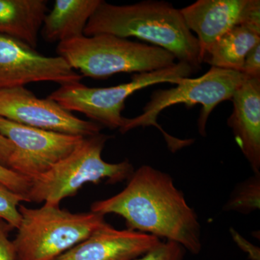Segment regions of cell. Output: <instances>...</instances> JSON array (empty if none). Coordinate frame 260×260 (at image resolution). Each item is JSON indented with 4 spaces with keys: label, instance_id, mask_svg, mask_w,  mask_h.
<instances>
[{
    "label": "cell",
    "instance_id": "13",
    "mask_svg": "<svg viewBox=\"0 0 260 260\" xmlns=\"http://www.w3.org/2000/svg\"><path fill=\"white\" fill-rule=\"evenodd\" d=\"M232 100L228 125L253 173L260 174V78H248Z\"/></svg>",
    "mask_w": 260,
    "mask_h": 260
},
{
    "label": "cell",
    "instance_id": "8",
    "mask_svg": "<svg viewBox=\"0 0 260 260\" xmlns=\"http://www.w3.org/2000/svg\"><path fill=\"white\" fill-rule=\"evenodd\" d=\"M0 135L14 146L8 169L30 181L68 156L84 138L22 125L2 117Z\"/></svg>",
    "mask_w": 260,
    "mask_h": 260
},
{
    "label": "cell",
    "instance_id": "6",
    "mask_svg": "<svg viewBox=\"0 0 260 260\" xmlns=\"http://www.w3.org/2000/svg\"><path fill=\"white\" fill-rule=\"evenodd\" d=\"M248 78L241 72L217 68H210L198 78H184L175 88L153 92L150 102L143 108V113L131 119L124 118L119 132L125 134L135 128L155 126L164 135L171 151L174 153L191 145L194 140L179 139L166 133L157 122L162 111L176 104H184L188 107L201 104L198 131L202 136L206 137L207 122L213 109L220 103L232 100L236 90Z\"/></svg>",
    "mask_w": 260,
    "mask_h": 260
},
{
    "label": "cell",
    "instance_id": "7",
    "mask_svg": "<svg viewBox=\"0 0 260 260\" xmlns=\"http://www.w3.org/2000/svg\"><path fill=\"white\" fill-rule=\"evenodd\" d=\"M190 65L176 63L170 68L133 75L129 83L109 88H90L80 83L60 85L48 96L70 112L83 113L99 125L119 129L124 124L121 112L126 99L141 89L169 83L178 85L194 71Z\"/></svg>",
    "mask_w": 260,
    "mask_h": 260
},
{
    "label": "cell",
    "instance_id": "18",
    "mask_svg": "<svg viewBox=\"0 0 260 260\" xmlns=\"http://www.w3.org/2000/svg\"><path fill=\"white\" fill-rule=\"evenodd\" d=\"M25 202L23 195L18 194L0 182V219L13 229H17L21 220L19 206Z\"/></svg>",
    "mask_w": 260,
    "mask_h": 260
},
{
    "label": "cell",
    "instance_id": "2",
    "mask_svg": "<svg viewBox=\"0 0 260 260\" xmlns=\"http://www.w3.org/2000/svg\"><path fill=\"white\" fill-rule=\"evenodd\" d=\"M99 34L136 37L165 49L194 70L202 64L198 39L186 26L180 10L167 2L115 5L102 0L84 31L85 37Z\"/></svg>",
    "mask_w": 260,
    "mask_h": 260
},
{
    "label": "cell",
    "instance_id": "3",
    "mask_svg": "<svg viewBox=\"0 0 260 260\" xmlns=\"http://www.w3.org/2000/svg\"><path fill=\"white\" fill-rule=\"evenodd\" d=\"M56 52L82 76L93 79H107L118 73H149L176 64L174 55L162 48L110 34L59 43Z\"/></svg>",
    "mask_w": 260,
    "mask_h": 260
},
{
    "label": "cell",
    "instance_id": "9",
    "mask_svg": "<svg viewBox=\"0 0 260 260\" xmlns=\"http://www.w3.org/2000/svg\"><path fill=\"white\" fill-rule=\"evenodd\" d=\"M0 117L31 126L88 138L101 133L103 126L77 117L58 103L39 99L25 86L0 90Z\"/></svg>",
    "mask_w": 260,
    "mask_h": 260
},
{
    "label": "cell",
    "instance_id": "10",
    "mask_svg": "<svg viewBox=\"0 0 260 260\" xmlns=\"http://www.w3.org/2000/svg\"><path fill=\"white\" fill-rule=\"evenodd\" d=\"M82 78L61 56L43 55L23 41L0 34V90L35 82L62 85Z\"/></svg>",
    "mask_w": 260,
    "mask_h": 260
},
{
    "label": "cell",
    "instance_id": "5",
    "mask_svg": "<svg viewBox=\"0 0 260 260\" xmlns=\"http://www.w3.org/2000/svg\"><path fill=\"white\" fill-rule=\"evenodd\" d=\"M19 212L21 220L13 241L15 260H55L107 223L102 214L73 213L60 205H20Z\"/></svg>",
    "mask_w": 260,
    "mask_h": 260
},
{
    "label": "cell",
    "instance_id": "15",
    "mask_svg": "<svg viewBox=\"0 0 260 260\" xmlns=\"http://www.w3.org/2000/svg\"><path fill=\"white\" fill-rule=\"evenodd\" d=\"M47 3L46 0H0V34L37 49Z\"/></svg>",
    "mask_w": 260,
    "mask_h": 260
},
{
    "label": "cell",
    "instance_id": "21",
    "mask_svg": "<svg viewBox=\"0 0 260 260\" xmlns=\"http://www.w3.org/2000/svg\"><path fill=\"white\" fill-rule=\"evenodd\" d=\"M12 228L0 219V260H15V249L9 233Z\"/></svg>",
    "mask_w": 260,
    "mask_h": 260
},
{
    "label": "cell",
    "instance_id": "17",
    "mask_svg": "<svg viewBox=\"0 0 260 260\" xmlns=\"http://www.w3.org/2000/svg\"><path fill=\"white\" fill-rule=\"evenodd\" d=\"M259 208L260 174H254L252 177L236 186L224 205L223 210L248 215Z\"/></svg>",
    "mask_w": 260,
    "mask_h": 260
},
{
    "label": "cell",
    "instance_id": "1",
    "mask_svg": "<svg viewBox=\"0 0 260 260\" xmlns=\"http://www.w3.org/2000/svg\"><path fill=\"white\" fill-rule=\"evenodd\" d=\"M90 211L116 214L129 230L172 241L191 254H200L202 232L198 215L172 177L148 165L134 171L124 189L94 202Z\"/></svg>",
    "mask_w": 260,
    "mask_h": 260
},
{
    "label": "cell",
    "instance_id": "11",
    "mask_svg": "<svg viewBox=\"0 0 260 260\" xmlns=\"http://www.w3.org/2000/svg\"><path fill=\"white\" fill-rule=\"evenodd\" d=\"M160 239L106 223L55 260H135L155 247Z\"/></svg>",
    "mask_w": 260,
    "mask_h": 260
},
{
    "label": "cell",
    "instance_id": "25",
    "mask_svg": "<svg viewBox=\"0 0 260 260\" xmlns=\"http://www.w3.org/2000/svg\"><path fill=\"white\" fill-rule=\"evenodd\" d=\"M14 150L10 140L0 135V165L8 168V160Z\"/></svg>",
    "mask_w": 260,
    "mask_h": 260
},
{
    "label": "cell",
    "instance_id": "20",
    "mask_svg": "<svg viewBox=\"0 0 260 260\" xmlns=\"http://www.w3.org/2000/svg\"><path fill=\"white\" fill-rule=\"evenodd\" d=\"M0 182L15 192L23 195L25 202V196L30 187V181L27 180L8 168L0 165Z\"/></svg>",
    "mask_w": 260,
    "mask_h": 260
},
{
    "label": "cell",
    "instance_id": "19",
    "mask_svg": "<svg viewBox=\"0 0 260 260\" xmlns=\"http://www.w3.org/2000/svg\"><path fill=\"white\" fill-rule=\"evenodd\" d=\"M185 252L186 249L178 243L160 241L151 250L135 260H184Z\"/></svg>",
    "mask_w": 260,
    "mask_h": 260
},
{
    "label": "cell",
    "instance_id": "14",
    "mask_svg": "<svg viewBox=\"0 0 260 260\" xmlns=\"http://www.w3.org/2000/svg\"><path fill=\"white\" fill-rule=\"evenodd\" d=\"M102 0H56L43 22V36L49 42L83 37L85 27Z\"/></svg>",
    "mask_w": 260,
    "mask_h": 260
},
{
    "label": "cell",
    "instance_id": "4",
    "mask_svg": "<svg viewBox=\"0 0 260 260\" xmlns=\"http://www.w3.org/2000/svg\"><path fill=\"white\" fill-rule=\"evenodd\" d=\"M110 138L101 133L84 138L68 156L30 181L25 202L60 205L63 200L74 196L89 183L107 180L116 184L128 180L135 171L129 160L111 164L102 158L103 150Z\"/></svg>",
    "mask_w": 260,
    "mask_h": 260
},
{
    "label": "cell",
    "instance_id": "16",
    "mask_svg": "<svg viewBox=\"0 0 260 260\" xmlns=\"http://www.w3.org/2000/svg\"><path fill=\"white\" fill-rule=\"evenodd\" d=\"M259 43V34L237 25L214 43L205 53L203 62L212 68L241 72L246 54Z\"/></svg>",
    "mask_w": 260,
    "mask_h": 260
},
{
    "label": "cell",
    "instance_id": "22",
    "mask_svg": "<svg viewBox=\"0 0 260 260\" xmlns=\"http://www.w3.org/2000/svg\"><path fill=\"white\" fill-rule=\"evenodd\" d=\"M241 73L249 78H260V43L246 54Z\"/></svg>",
    "mask_w": 260,
    "mask_h": 260
},
{
    "label": "cell",
    "instance_id": "24",
    "mask_svg": "<svg viewBox=\"0 0 260 260\" xmlns=\"http://www.w3.org/2000/svg\"><path fill=\"white\" fill-rule=\"evenodd\" d=\"M231 234H232L234 242L237 243L239 248L245 251L249 254V259L251 260H260L259 248L253 245L250 242L244 239L242 236L239 235L234 229H231Z\"/></svg>",
    "mask_w": 260,
    "mask_h": 260
},
{
    "label": "cell",
    "instance_id": "12",
    "mask_svg": "<svg viewBox=\"0 0 260 260\" xmlns=\"http://www.w3.org/2000/svg\"><path fill=\"white\" fill-rule=\"evenodd\" d=\"M249 0H198L181 8L180 12L187 28L197 34L200 58L225 32L244 20Z\"/></svg>",
    "mask_w": 260,
    "mask_h": 260
},
{
    "label": "cell",
    "instance_id": "23",
    "mask_svg": "<svg viewBox=\"0 0 260 260\" xmlns=\"http://www.w3.org/2000/svg\"><path fill=\"white\" fill-rule=\"evenodd\" d=\"M241 25L260 34V1L249 0Z\"/></svg>",
    "mask_w": 260,
    "mask_h": 260
}]
</instances>
